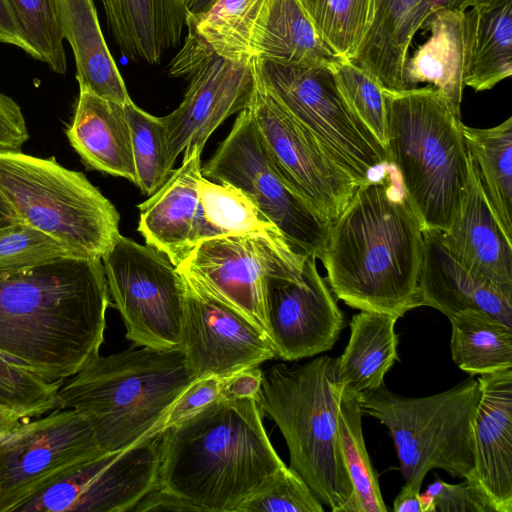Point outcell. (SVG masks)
I'll list each match as a JSON object with an SVG mask.
<instances>
[{"instance_id":"cell-1","label":"cell","mask_w":512,"mask_h":512,"mask_svg":"<svg viewBox=\"0 0 512 512\" xmlns=\"http://www.w3.org/2000/svg\"><path fill=\"white\" fill-rule=\"evenodd\" d=\"M110 304L102 259L68 256L0 273V354L62 384L99 354Z\"/></svg>"},{"instance_id":"cell-2","label":"cell","mask_w":512,"mask_h":512,"mask_svg":"<svg viewBox=\"0 0 512 512\" xmlns=\"http://www.w3.org/2000/svg\"><path fill=\"white\" fill-rule=\"evenodd\" d=\"M392 165L358 186L331 225L322 261L346 305L398 318L420 306L423 229L394 182Z\"/></svg>"},{"instance_id":"cell-3","label":"cell","mask_w":512,"mask_h":512,"mask_svg":"<svg viewBox=\"0 0 512 512\" xmlns=\"http://www.w3.org/2000/svg\"><path fill=\"white\" fill-rule=\"evenodd\" d=\"M158 487L195 511L237 512L286 465L252 398H219L161 432Z\"/></svg>"},{"instance_id":"cell-4","label":"cell","mask_w":512,"mask_h":512,"mask_svg":"<svg viewBox=\"0 0 512 512\" xmlns=\"http://www.w3.org/2000/svg\"><path fill=\"white\" fill-rule=\"evenodd\" d=\"M195 379L180 349L97 354L59 387L56 409L79 411L100 448L114 452L159 434L170 406Z\"/></svg>"},{"instance_id":"cell-5","label":"cell","mask_w":512,"mask_h":512,"mask_svg":"<svg viewBox=\"0 0 512 512\" xmlns=\"http://www.w3.org/2000/svg\"><path fill=\"white\" fill-rule=\"evenodd\" d=\"M385 149L422 229L447 230L468 181V148L460 120L433 86L385 91Z\"/></svg>"},{"instance_id":"cell-6","label":"cell","mask_w":512,"mask_h":512,"mask_svg":"<svg viewBox=\"0 0 512 512\" xmlns=\"http://www.w3.org/2000/svg\"><path fill=\"white\" fill-rule=\"evenodd\" d=\"M343 389L336 358L320 356L263 371L256 401L280 429L289 450V467L320 502L333 512H357L338 435Z\"/></svg>"},{"instance_id":"cell-7","label":"cell","mask_w":512,"mask_h":512,"mask_svg":"<svg viewBox=\"0 0 512 512\" xmlns=\"http://www.w3.org/2000/svg\"><path fill=\"white\" fill-rule=\"evenodd\" d=\"M0 195L22 222L78 257L102 259L121 235L110 200L84 174L54 158L0 151Z\"/></svg>"},{"instance_id":"cell-8","label":"cell","mask_w":512,"mask_h":512,"mask_svg":"<svg viewBox=\"0 0 512 512\" xmlns=\"http://www.w3.org/2000/svg\"><path fill=\"white\" fill-rule=\"evenodd\" d=\"M480 397L477 379L428 397H404L384 385L359 394L362 412L392 437L405 485L420 491L432 469L467 478L474 466L472 422Z\"/></svg>"},{"instance_id":"cell-9","label":"cell","mask_w":512,"mask_h":512,"mask_svg":"<svg viewBox=\"0 0 512 512\" xmlns=\"http://www.w3.org/2000/svg\"><path fill=\"white\" fill-rule=\"evenodd\" d=\"M262 86L359 185L388 164L386 149L353 111L329 65L253 59Z\"/></svg>"},{"instance_id":"cell-10","label":"cell","mask_w":512,"mask_h":512,"mask_svg":"<svg viewBox=\"0 0 512 512\" xmlns=\"http://www.w3.org/2000/svg\"><path fill=\"white\" fill-rule=\"evenodd\" d=\"M202 175L243 191L296 250L322 257L332 223L284 178L248 106L202 167Z\"/></svg>"},{"instance_id":"cell-11","label":"cell","mask_w":512,"mask_h":512,"mask_svg":"<svg viewBox=\"0 0 512 512\" xmlns=\"http://www.w3.org/2000/svg\"><path fill=\"white\" fill-rule=\"evenodd\" d=\"M102 263L126 338L138 346L180 349L185 282L177 267L154 248L122 235Z\"/></svg>"},{"instance_id":"cell-12","label":"cell","mask_w":512,"mask_h":512,"mask_svg":"<svg viewBox=\"0 0 512 512\" xmlns=\"http://www.w3.org/2000/svg\"><path fill=\"white\" fill-rule=\"evenodd\" d=\"M306 255L280 233L232 234L201 241L176 267L267 333L264 309L267 280L294 274Z\"/></svg>"},{"instance_id":"cell-13","label":"cell","mask_w":512,"mask_h":512,"mask_svg":"<svg viewBox=\"0 0 512 512\" xmlns=\"http://www.w3.org/2000/svg\"><path fill=\"white\" fill-rule=\"evenodd\" d=\"M169 74L190 80L180 105L161 117L174 164L183 151L202 152L211 134L229 116L249 105L256 88V75L253 59H226L188 36L171 61Z\"/></svg>"},{"instance_id":"cell-14","label":"cell","mask_w":512,"mask_h":512,"mask_svg":"<svg viewBox=\"0 0 512 512\" xmlns=\"http://www.w3.org/2000/svg\"><path fill=\"white\" fill-rule=\"evenodd\" d=\"M103 453L89 422L75 409L57 408L22 420L0 439V512H13L70 469Z\"/></svg>"},{"instance_id":"cell-15","label":"cell","mask_w":512,"mask_h":512,"mask_svg":"<svg viewBox=\"0 0 512 512\" xmlns=\"http://www.w3.org/2000/svg\"><path fill=\"white\" fill-rule=\"evenodd\" d=\"M160 442L161 433L90 459L23 500L13 512L132 511L158 487Z\"/></svg>"},{"instance_id":"cell-16","label":"cell","mask_w":512,"mask_h":512,"mask_svg":"<svg viewBox=\"0 0 512 512\" xmlns=\"http://www.w3.org/2000/svg\"><path fill=\"white\" fill-rule=\"evenodd\" d=\"M248 107L271 158L284 178L317 212L331 223L336 221L359 184L262 86L257 77Z\"/></svg>"},{"instance_id":"cell-17","label":"cell","mask_w":512,"mask_h":512,"mask_svg":"<svg viewBox=\"0 0 512 512\" xmlns=\"http://www.w3.org/2000/svg\"><path fill=\"white\" fill-rule=\"evenodd\" d=\"M182 276L185 302L180 350L196 378L226 377L277 358L264 330Z\"/></svg>"},{"instance_id":"cell-18","label":"cell","mask_w":512,"mask_h":512,"mask_svg":"<svg viewBox=\"0 0 512 512\" xmlns=\"http://www.w3.org/2000/svg\"><path fill=\"white\" fill-rule=\"evenodd\" d=\"M316 257L307 254L289 276L269 277L265 288L267 334L277 357L287 361L330 350L345 325Z\"/></svg>"},{"instance_id":"cell-19","label":"cell","mask_w":512,"mask_h":512,"mask_svg":"<svg viewBox=\"0 0 512 512\" xmlns=\"http://www.w3.org/2000/svg\"><path fill=\"white\" fill-rule=\"evenodd\" d=\"M472 430L474 466L465 479L495 512H512V368L478 375Z\"/></svg>"},{"instance_id":"cell-20","label":"cell","mask_w":512,"mask_h":512,"mask_svg":"<svg viewBox=\"0 0 512 512\" xmlns=\"http://www.w3.org/2000/svg\"><path fill=\"white\" fill-rule=\"evenodd\" d=\"M468 181L450 227L441 231L449 251L466 268L512 293V238L499 222L468 150Z\"/></svg>"},{"instance_id":"cell-21","label":"cell","mask_w":512,"mask_h":512,"mask_svg":"<svg viewBox=\"0 0 512 512\" xmlns=\"http://www.w3.org/2000/svg\"><path fill=\"white\" fill-rule=\"evenodd\" d=\"M419 276L420 306L435 308L448 318L478 309L512 327V293L466 268L444 244L441 231L423 230Z\"/></svg>"},{"instance_id":"cell-22","label":"cell","mask_w":512,"mask_h":512,"mask_svg":"<svg viewBox=\"0 0 512 512\" xmlns=\"http://www.w3.org/2000/svg\"><path fill=\"white\" fill-rule=\"evenodd\" d=\"M201 151H184L182 164L143 203L138 231L146 244L178 266L192 251L198 186L202 175Z\"/></svg>"},{"instance_id":"cell-23","label":"cell","mask_w":512,"mask_h":512,"mask_svg":"<svg viewBox=\"0 0 512 512\" xmlns=\"http://www.w3.org/2000/svg\"><path fill=\"white\" fill-rule=\"evenodd\" d=\"M66 135L88 169L136 182L131 134L124 105L79 87Z\"/></svg>"},{"instance_id":"cell-24","label":"cell","mask_w":512,"mask_h":512,"mask_svg":"<svg viewBox=\"0 0 512 512\" xmlns=\"http://www.w3.org/2000/svg\"><path fill=\"white\" fill-rule=\"evenodd\" d=\"M427 18L428 0H375L372 25L351 61L383 90H407L408 50Z\"/></svg>"},{"instance_id":"cell-25","label":"cell","mask_w":512,"mask_h":512,"mask_svg":"<svg viewBox=\"0 0 512 512\" xmlns=\"http://www.w3.org/2000/svg\"><path fill=\"white\" fill-rule=\"evenodd\" d=\"M110 34L128 59L159 64L186 25L183 0H100Z\"/></svg>"},{"instance_id":"cell-26","label":"cell","mask_w":512,"mask_h":512,"mask_svg":"<svg viewBox=\"0 0 512 512\" xmlns=\"http://www.w3.org/2000/svg\"><path fill=\"white\" fill-rule=\"evenodd\" d=\"M63 39L70 44L79 87L125 105L131 98L108 49L94 0H54Z\"/></svg>"},{"instance_id":"cell-27","label":"cell","mask_w":512,"mask_h":512,"mask_svg":"<svg viewBox=\"0 0 512 512\" xmlns=\"http://www.w3.org/2000/svg\"><path fill=\"white\" fill-rule=\"evenodd\" d=\"M421 28L429 38L407 58V90L428 83L436 88L460 114L465 87L466 36L464 12L439 10L432 13Z\"/></svg>"},{"instance_id":"cell-28","label":"cell","mask_w":512,"mask_h":512,"mask_svg":"<svg viewBox=\"0 0 512 512\" xmlns=\"http://www.w3.org/2000/svg\"><path fill=\"white\" fill-rule=\"evenodd\" d=\"M252 59L286 65H329L337 56L299 0H264L250 41Z\"/></svg>"},{"instance_id":"cell-29","label":"cell","mask_w":512,"mask_h":512,"mask_svg":"<svg viewBox=\"0 0 512 512\" xmlns=\"http://www.w3.org/2000/svg\"><path fill=\"white\" fill-rule=\"evenodd\" d=\"M469 8L465 86L480 92L512 74V0H475Z\"/></svg>"},{"instance_id":"cell-30","label":"cell","mask_w":512,"mask_h":512,"mask_svg":"<svg viewBox=\"0 0 512 512\" xmlns=\"http://www.w3.org/2000/svg\"><path fill=\"white\" fill-rule=\"evenodd\" d=\"M398 319L375 311H361L352 317L348 344L336 359L345 388L361 394L384 385L386 373L399 361L395 333Z\"/></svg>"},{"instance_id":"cell-31","label":"cell","mask_w":512,"mask_h":512,"mask_svg":"<svg viewBox=\"0 0 512 512\" xmlns=\"http://www.w3.org/2000/svg\"><path fill=\"white\" fill-rule=\"evenodd\" d=\"M448 319L452 359L461 370L475 376L512 368V327L471 308Z\"/></svg>"},{"instance_id":"cell-32","label":"cell","mask_w":512,"mask_h":512,"mask_svg":"<svg viewBox=\"0 0 512 512\" xmlns=\"http://www.w3.org/2000/svg\"><path fill=\"white\" fill-rule=\"evenodd\" d=\"M193 244L232 234H277L278 229L243 191L202 177L198 186ZM281 234V233H280Z\"/></svg>"},{"instance_id":"cell-33","label":"cell","mask_w":512,"mask_h":512,"mask_svg":"<svg viewBox=\"0 0 512 512\" xmlns=\"http://www.w3.org/2000/svg\"><path fill=\"white\" fill-rule=\"evenodd\" d=\"M461 130L490 205L512 238V117L492 128L462 123Z\"/></svg>"},{"instance_id":"cell-34","label":"cell","mask_w":512,"mask_h":512,"mask_svg":"<svg viewBox=\"0 0 512 512\" xmlns=\"http://www.w3.org/2000/svg\"><path fill=\"white\" fill-rule=\"evenodd\" d=\"M264 0H217L207 11L187 14L188 35L232 61L252 60V31Z\"/></svg>"},{"instance_id":"cell-35","label":"cell","mask_w":512,"mask_h":512,"mask_svg":"<svg viewBox=\"0 0 512 512\" xmlns=\"http://www.w3.org/2000/svg\"><path fill=\"white\" fill-rule=\"evenodd\" d=\"M362 415L359 394L344 387L339 405L338 435L357 512H386L388 509L363 438Z\"/></svg>"},{"instance_id":"cell-36","label":"cell","mask_w":512,"mask_h":512,"mask_svg":"<svg viewBox=\"0 0 512 512\" xmlns=\"http://www.w3.org/2000/svg\"><path fill=\"white\" fill-rule=\"evenodd\" d=\"M320 37L340 58L351 60L374 18L375 0H299Z\"/></svg>"},{"instance_id":"cell-37","label":"cell","mask_w":512,"mask_h":512,"mask_svg":"<svg viewBox=\"0 0 512 512\" xmlns=\"http://www.w3.org/2000/svg\"><path fill=\"white\" fill-rule=\"evenodd\" d=\"M124 110L131 134L136 182L142 193L157 191L173 172L166 131L161 117L153 116L129 101Z\"/></svg>"},{"instance_id":"cell-38","label":"cell","mask_w":512,"mask_h":512,"mask_svg":"<svg viewBox=\"0 0 512 512\" xmlns=\"http://www.w3.org/2000/svg\"><path fill=\"white\" fill-rule=\"evenodd\" d=\"M35 59L55 73L67 70L63 37L57 21L54 0H8Z\"/></svg>"},{"instance_id":"cell-39","label":"cell","mask_w":512,"mask_h":512,"mask_svg":"<svg viewBox=\"0 0 512 512\" xmlns=\"http://www.w3.org/2000/svg\"><path fill=\"white\" fill-rule=\"evenodd\" d=\"M343 96L385 148L387 112L382 87L365 70L351 60L337 57L330 63Z\"/></svg>"},{"instance_id":"cell-40","label":"cell","mask_w":512,"mask_h":512,"mask_svg":"<svg viewBox=\"0 0 512 512\" xmlns=\"http://www.w3.org/2000/svg\"><path fill=\"white\" fill-rule=\"evenodd\" d=\"M62 384L48 382L0 354V404L24 419L56 409Z\"/></svg>"},{"instance_id":"cell-41","label":"cell","mask_w":512,"mask_h":512,"mask_svg":"<svg viewBox=\"0 0 512 512\" xmlns=\"http://www.w3.org/2000/svg\"><path fill=\"white\" fill-rule=\"evenodd\" d=\"M74 255L66 246L25 222L0 228V273L27 269Z\"/></svg>"},{"instance_id":"cell-42","label":"cell","mask_w":512,"mask_h":512,"mask_svg":"<svg viewBox=\"0 0 512 512\" xmlns=\"http://www.w3.org/2000/svg\"><path fill=\"white\" fill-rule=\"evenodd\" d=\"M320 500L291 467L285 466L237 512H323Z\"/></svg>"},{"instance_id":"cell-43","label":"cell","mask_w":512,"mask_h":512,"mask_svg":"<svg viewBox=\"0 0 512 512\" xmlns=\"http://www.w3.org/2000/svg\"><path fill=\"white\" fill-rule=\"evenodd\" d=\"M421 512H495L486 496L469 480L450 484L437 479L419 493Z\"/></svg>"},{"instance_id":"cell-44","label":"cell","mask_w":512,"mask_h":512,"mask_svg":"<svg viewBox=\"0 0 512 512\" xmlns=\"http://www.w3.org/2000/svg\"><path fill=\"white\" fill-rule=\"evenodd\" d=\"M222 377L208 375L195 379L165 414L159 432L174 426L221 397Z\"/></svg>"},{"instance_id":"cell-45","label":"cell","mask_w":512,"mask_h":512,"mask_svg":"<svg viewBox=\"0 0 512 512\" xmlns=\"http://www.w3.org/2000/svg\"><path fill=\"white\" fill-rule=\"evenodd\" d=\"M28 138L20 106L13 98L0 92V151H20Z\"/></svg>"},{"instance_id":"cell-46","label":"cell","mask_w":512,"mask_h":512,"mask_svg":"<svg viewBox=\"0 0 512 512\" xmlns=\"http://www.w3.org/2000/svg\"><path fill=\"white\" fill-rule=\"evenodd\" d=\"M262 379L263 371L259 366L247 367L222 377L220 398H252L256 400L262 385Z\"/></svg>"},{"instance_id":"cell-47","label":"cell","mask_w":512,"mask_h":512,"mask_svg":"<svg viewBox=\"0 0 512 512\" xmlns=\"http://www.w3.org/2000/svg\"><path fill=\"white\" fill-rule=\"evenodd\" d=\"M135 512L146 511H195L184 500L159 487L147 493L133 508Z\"/></svg>"},{"instance_id":"cell-48","label":"cell","mask_w":512,"mask_h":512,"mask_svg":"<svg viewBox=\"0 0 512 512\" xmlns=\"http://www.w3.org/2000/svg\"><path fill=\"white\" fill-rule=\"evenodd\" d=\"M0 42L17 46L35 59V53L26 42L8 0H0Z\"/></svg>"},{"instance_id":"cell-49","label":"cell","mask_w":512,"mask_h":512,"mask_svg":"<svg viewBox=\"0 0 512 512\" xmlns=\"http://www.w3.org/2000/svg\"><path fill=\"white\" fill-rule=\"evenodd\" d=\"M419 493L420 491L404 485L394 500L393 510L395 512H421Z\"/></svg>"},{"instance_id":"cell-50","label":"cell","mask_w":512,"mask_h":512,"mask_svg":"<svg viewBox=\"0 0 512 512\" xmlns=\"http://www.w3.org/2000/svg\"><path fill=\"white\" fill-rule=\"evenodd\" d=\"M475 0H428V17L439 10L465 12Z\"/></svg>"},{"instance_id":"cell-51","label":"cell","mask_w":512,"mask_h":512,"mask_svg":"<svg viewBox=\"0 0 512 512\" xmlns=\"http://www.w3.org/2000/svg\"><path fill=\"white\" fill-rule=\"evenodd\" d=\"M22 420H25L12 409L0 404V439Z\"/></svg>"},{"instance_id":"cell-52","label":"cell","mask_w":512,"mask_h":512,"mask_svg":"<svg viewBox=\"0 0 512 512\" xmlns=\"http://www.w3.org/2000/svg\"><path fill=\"white\" fill-rule=\"evenodd\" d=\"M22 222L11 206L0 195V228Z\"/></svg>"},{"instance_id":"cell-53","label":"cell","mask_w":512,"mask_h":512,"mask_svg":"<svg viewBox=\"0 0 512 512\" xmlns=\"http://www.w3.org/2000/svg\"><path fill=\"white\" fill-rule=\"evenodd\" d=\"M217 0H183L188 14L207 11Z\"/></svg>"}]
</instances>
